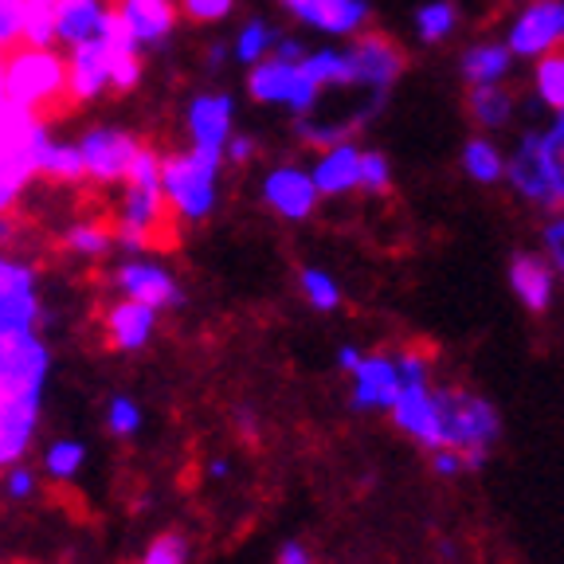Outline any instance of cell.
Returning <instances> with one entry per match:
<instances>
[{
  "mask_svg": "<svg viewBox=\"0 0 564 564\" xmlns=\"http://www.w3.org/2000/svg\"><path fill=\"white\" fill-rule=\"evenodd\" d=\"M118 243L126 251H145V247L173 243V216H169L165 188H161V158L150 145H138L130 169H126Z\"/></svg>",
  "mask_w": 564,
  "mask_h": 564,
  "instance_id": "1",
  "label": "cell"
},
{
  "mask_svg": "<svg viewBox=\"0 0 564 564\" xmlns=\"http://www.w3.org/2000/svg\"><path fill=\"white\" fill-rule=\"evenodd\" d=\"M4 98L35 115H55L67 102V63L52 47L12 44L4 52Z\"/></svg>",
  "mask_w": 564,
  "mask_h": 564,
  "instance_id": "2",
  "label": "cell"
},
{
  "mask_svg": "<svg viewBox=\"0 0 564 564\" xmlns=\"http://www.w3.org/2000/svg\"><path fill=\"white\" fill-rule=\"evenodd\" d=\"M224 165V150L193 145L188 153H169L161 158V188H165L169 208L181 220H204L216 208V176Z\"/></svg>",
  "mask_w": 564,
  "mask_h": 564,
  "instance_id": "3",
  "label": "cell"
},
{
  "mask_svg": "<svg viewBox=\"0 0 564 564\" xmlns=\"http://www.w3.org/2000/svg\"><path fill=\"white\" fill-rule=\"evenodd\" d=\"M443 420V447L455 451H490L502 440V415L478 392L467 388H435Z\"/></svg>",
  "mask_w": 564,
  "mask_h": 564,
  "instance_id": "4",
  "label": "cell"
},
{
  "mask_svg": "<svg viewBox=\"0 0 564 564\" xmlns=\"http://www.w3.org/2000/svg\"><path fill=\"white\" fill-rule=\"evenodd\" d=\"M247 90L256 102L267 106H291L294 115H314L317 98H322V87L306 75L302 63H286L279 55H267L251 67V79H247Z\"/></svg>",
  "mask_w": 564,
  "mask_h": 564,
  "instance_id": "5",
  "label": "cell"
},
{
  "mask_svg": "<svg viewBox=\"0 0 564 564\" xmlns=\"http://www.w3.org/2000/svg\"><path fill=\"white\" fill-rule=\"evenodd\" d=\"M345 55H349V87H361L380 98H388V90L397 87L408 67L404 47H400L392 35L369 32V28L357 32V44Z\"/></svg>",
  "mask_w": 564,
  "mask_h": 564,
  "instance_id": "6",
  "label": "cell"
},
{
  "mask_svg": "<svg viewBox=\"0 0 564 564\" xmlns=\"http://www.w3.org/2000/svg\"><path fill=\"white\" fill-rule=\"evenodd\" d=\"M556 44H564L561 0H529V4H521L510 32H506V47L513 52V59H538Z\"/></svg>",
  "mask_w": 564,
  "mask_h": 564,
  "instance_id": "7",
  "label": "cell"
},
{
  "mask_svg": "<svg viewBox=\"0 0 564 564\" xmlns=\"http://www.w3.org/2000/svg\"><path fill=\"white\" fill-rule=\"evenodd\" d=\"M392 420L404 435H412L420 447L435 451L443 447V420H440V397H435L432 380H415V384H400L397 400H392Z\"/></svg>",
  "mask_w": 564,
  "mask_h": 564,
  "instance_id": "8",
  "label": "cell"
},
{
  "mask_svg": "<svg viewBox=\"0 0 564 564\" xmlns=\"http://www.w3.org/2000/svg\"><path fill=\"white\" fill-rule=\"evenodd\" d=\"M141 141L126 130H115V126H98L87 138L79 141L83 153V169H87L90 181L98 185H115V181H126V169H130L133 153H138Z\"/></svg>",
  "mask_w": 564,
  "mask_h": 564,
  "instance_id": "9",
  "label": "cell"
},
{
  "mask_svg": "<svg viewBox=\"0 0 564 564\" xmlns=\"http://www.w3.org/2000/svg\"><path fill=\"white\" fill-rule=\"evenodd\" d=\"M299 24L317 28L326 35H357L369 28V0H279Z\"/></svg>",
  "mask_w": 564,
  "mask_h": 564,
  "instance_id": "10",
  "label": "cell"
},
{
  "mask_svg": "<svg viewBox=\"0 0 564 564\" xmlns=\"http://www.w3.org/2000/svg\"><path fill=\"white\" fill-rule=\"evenodd\" d=\"M400 392V372L397 361L384 357V352H372V357H361L357 369H352V408L361 412H380V408H392Z\"/></svg>",
  "mask_w": 564,
  "mask_h": 564,
  "instance_id": "11",
  "label": "cell"
},
{
  "mask_svg": "<svg viewBox=\"0 0 564 564\" xmlns=\"http://www.w3.org/2000/svg\"><path fill=\"white\" fill-rule=\"evenodd\" d=\"M263 200L279 212L282 220H306L317 204V188H314V181H310V173L291 169V165H279L267 173Z\"/></svg>",
  "mask_w": 564,
  "mask_h": 564,
  "instance_id": "12",
  "label": "cell"
},
{
  "mask_svg": "<svg viewBox=\"0 0 564 564\" xmlns=\"http://www.w3.org/2000/svg\"><path fill=\"white\" fill-rule=\"evenodd\" d=\"M118 291L133 302H145L153 310H173L181 306V286L176 279L165 271V267H153V263H122L118 267Z\"/></svg>",
  "mask_w": 564,
  "mask_h": 564,
  "instance_id": "13",
  "label": "cell"
},
{
  "mask_svg": "<svg viewBox=\"0 0 564 564\" xmlns=\"http://www.w3.org/2000/svg\"><path fill=\"white\" fill-rule=\"evenodd\" d=\"M102 90H110V67H106V44L102 40H83L70 47L67 59V98L70 102H90Z\"/></svg>",
  "mask_w": 564,
  "mask_h": 564,
  "instance_id": "14",
  "label": "cell"
},
{
  "mask_svg": "<svg viewBox=\"0 0 564 564\" xmlns=\"http://www.w3.org/2000/svg\"><path fill=\"white\" fill-rule=\"evenodd\" d=\"M510 291L529 314H545L556 299V271L549 259L533 256V251H518L510 263Z\"/></svg>",
  "mask_w": 564,
  "mask_h": 564,
  "instance_id": "15",
  "label": "cell"
},
{
  "mask_svg": "<svg viewBox=\"0 0 564 564\" xmlns=\"http://www.w3.org/2000/svg\"><path fill=\"white\" fill-rule=\"evenodd\" d=\"M314 181L317 196H345L352 188H361V150L352 141H334L322 150V158L314 161Z\"/></svg>",
  "mask_w": 564,
  "mask_h": 564,
  "instance_id": "16",
  "label": "cell"
},
{
  "mask_svg": "<svg viewBox=\"0 0 564 564\" xmlns=\"http://www.w3.org/2000/svg\"><path fill=\"white\" fill-rule=\"evenodd\" d=\"M115 12L130 28L138 47H153L161 40H169V32L176 24V0H118Z\"/></svg>",
  "mask_w": 564,
  "mask_h": 564,
  "instance_id": "17",
  "label": "cell"
},
{
  "mask_svg": "<svg viewBox=\"0 0 564 564\" xmlns=\"http://www.w3.org/2000/svg\"><path fill=\"white\" fill-rule=\"evenodd\" d=\"M236 126V102L228 95H200L188 106V133L193 145H208V150H224V141L231 138Z\"/></svg>",
  "mask_w": 564,
  "mask_h": 564,
  "instance_id": "18",
  "label": "cell"
},
{
  "mask_svg": "<svg viewBox=\"0 0 564 564\" xmlns=\"http://www.w3.org/2000/svg\"><path fill=\"white\" fill-rule=\"evenodd\" d=\"M153 322H158V310L145 306V302H118V306L106 310V334L122 352H133L153 337Z\"/></svg>",
  "mask_w": 564,
  "mask_h": 564,
  "instance_id": "19",
  "label": "cell"
},
{
  "mask_svg": "<svg viewBox=\"0 0 564 564\" xmlns=\"http://www.w3.org/2000/svg\"><path fill=\"white\" fill-rule=\"evenodd\" d=\"M513 70V52L502 40H486V44H470L458 59V75L467 87H482V83H506Z\"/></svg>",
  "mask_w": 564,
  "mask_h": 564,
  "instance_id": "20",
  "label": "cell"
},
{
  "mask_svg": "<svg viewBox=\"0 0 564 564\" xmlns=\"http://www.w3.org/2000/svg\"><path fill=\"white\" fill-rule=\"evenodd\" d=\"M106 20L102 0H59V12H55V40L63 44H83V40H95L98 28Z\"/></svg>",
  "mask_w": 564,
  "mask_h": 564,
  "instance_id": "21",
  "label": "cell"
},
{
  "mask_svg": "<svg viewBox=\"0 0 564 564\" xmlns=\"http://www.w3.org/2000/svg\"><path fill=\"white\" fill-rule=\"evenodd\" d=\"M513 102H518V98H513L502 83H482V87L467 90V115L478 130H506L513 118Z\"/></svg>",
  "mask_w": 564,
  "mask_h": 564,
  "instance_id": "22",
  "label": "cell"
},
{
  "mask_svg": "<svg viewBox=\"0 0 564 564\" xmlns=\"http://www.w3.org/2000/svg\"><path fill=\"white\" fill-rule=\"evenodd\" d=\"M463 169L478 185H498L506 176V153L490 138H467L463 145Z\"/></svg>",
  "mask_w": 564,
  "mask_h": 564,
  "instance_id": "23",
  "label": "cell"
},
{
  "mask_svg": "<svg viewBox=\"0 0 564 564\" xmlns=\"http://www.w3.org/2000/svg\"><path fill=\"white\" fill-rule=\"evenodd\" d=\"M538 67H533V90L549 110H564V44L549 47L545 55H538Z\"/></svg>",
  "mask_w": 564,
  "mask_h": 564,
  "instance_id": "24",
  "label": "cell"
},
{
  "mask_svg": "<svg viewBox=\"0 0 564 564\" xmlns=\"http://www.w3.org/2000/svg\"><path fill=\"white\" fill-rule=\"evenodd\" d=\"M458 28V4L455 0H423L415 12V35L420 44H443Z\"/></svg>",
  "mask_w": 564,
  "mask_h": 564,
  "instance_id": "25",
  "label": "cell"
},
{
  "mask_svg": "<svg viewBox=\"0 0 564 564\" xmlns=\"http://www.w3.org/2000/svg\"><path fill=\"white\" fill-rule=\"evenodd\" d=\"M35 173L40 176H52V181H59V185H75V181H83L87 176V169H83V153L79 145H59V141H47L44 153H40V165H35Z\"/></svg>",
  "mask_w": 564,
  "mask_h": 564,
  "instance_id": "26",
  "label": "cell"
},
{
  "mask_svg": "<svg viewBox=\"0 0 564 564\" xmlns=\"http://www.w3.org/2000/svg\"><path fill=\"white\" fill-rule=\"evenodd\" d=\"M302 67H306V75L322 90L326 87H337V90L349 87V55L337 52V47H317V52H306Z\"/></svg>",
  "mask_w": 564,
  "mask_h": 564,
  "instance_id": "27",
  "label": "cell"
},
{
  "mask_svg": "<svg viewBox=\"0 0 564 564\" xmlns=\"http://www.w3.org/2000/svg\"><path fill=\"white\" fill-rule=\"evenodd\" d=\"M55 12L59 0H20V17H24V32L20 40L35 47H47L55 40Z\"/></svg>",
  "mask_w": 564,
  "mask_h": 564,
  "instance_id": "28",
  "label": "cell"
},
{
  "mask_svg": "<svg viewBox=\"0 0 564 564\" xmlns=\"http://www.w3.org/2000/svg\"><path fill=\"white\" fill-rule=\"evenodd\" d=\"M32 322H35V286L0 291V337L32 329Z\"/></svg>",
  "mask_w": 564,
  "mask_h": 564,
  "instance_id": "29",
  "label": "cell"
},
{
  "mask_svg": "<svg viewBox=\"0 0 564 564\" xmlns=\"http://www.w3.org/2000/svg\"><path fill=\"white\" fill-rule=\"evenodd\" d=\"M282 32H274L267 20H247L243 32L236 35V59L243 63V67H256L259 59H267L274 47V40H279Z\"/></svg>",
  "mask_w": 564,
  "mask_h": 564,
  "instance_id": "30",
  "label": "cell"
},
{
  "mask_svg": "<svg viewBox=\"0 0 564 564\" xmlns=\"http://www.w3.org/2000/svg\"><path fill=\"white\" fill-rule=\"evenodd\" d=\"M302 291H306L310 306H317V310L341 306V286L334 282V274L317 271V267H306V271H302Z\"/></svg>",
  "mask_w": 564,
  "mask_h": 564,
  "instance_id": "31",
  "label": "cell"
},
{
  "mask_svg": "<svg viewBox=\"0 0 564 564\" xmlns=\"http://www.w3.org/2000/svg\"><path fill=\"white\" fill-rule=\"evenodd\" d=\"M67 247L79 256H106L115 247V231L106 224H79V228L67 231Z\"/></svg>",
  "mask_w": 564,
  "mask_h": 564,
  "instance_id": "32",
  "label": "cell"
},
{
  "mask_svg": "<svg viewBox=\"0 0 564 564\" xmlns=\"http://www.w3.org/2000/svg\"><path fill=\"white\" fill-rule=\"evenodd\" d=\"M361 188L377 196L392 188V165L380 150H361Z\"/></svg>",
  "mask_w": 564,
  "mask_h": 564,
  "instance_id": "33",
  "label": "cell"
},
{
  "mask_svg": "<svg viewBox=\"0 0 564 564\" xmlns=\"http://www.w3.org/2000/svg\"><path fill=\"white\" fill-rule=\"evenodd\" d=\"M236 9V0H176V12H185L193 24H216Z\"/></svg>",
  "mask_w": 564,
  "mask_h": 564,
  "instance_id": "34",
  "label": "cell"
},
{
  "mask_svg": "<svg viewBox=\"0 0 564 564\" xmlns=\"http://www.w3.org/2000/svg\"><path fill=\"white\" fill-rule=\"evenodd\" d=\"M83 467V443H55L52 451H47V470H52L55 478H75Z\"/></svg>",
  "mask_w": 564,
  "mask_h": 564,
  "instance_id": "35",
  "label": "cell"
},
{
  "mask_svg": "<svg viewBox=\"0 0 564 564\" xmlns=\"http://www.w3.org/2000/svg\"><path fill=\"white\" fill-rule=\"evenodd\" d=\"M545 256L549 267L564 279V212H553L545 224Z\"/></svg>",
  "mask_w": 564,
  "mask_h": 564,
  "instance_id": "36",
  "label": "cell"
},
{
  "mask_svg": "<svg viewBox=\"0 0 564 564\" xmlns=\"http://www.w3.org/2000/svg\"><path fill=\"white\" fill-rule=\"evenodd\" d=\"M24 32V17H20V0H0V52H9Z\"/></svg>",
  "mask_w": 564,
  "mask_h": 564,
  "instance_id": "37",
  "label": "cell"
},
{
  "mask_svg": "<svg viewBox=\"0 0 564 564\" xmlns=\"http://www.w3.org/2000/svg\"><path fill=\"white\" fill-rule=\"evenodd\" d=\"M188 561V545L181 538H161V541H153V549L145 553V561L141 564H185Z\"/></svg>",
  "mask_w": 564,
  "mask_h": 564,
  "instance_id": "38",
  "label": "cell"
},
{
  "mask_svg": "<svg viewBox=\"0 0 564 564\" xmlns=\"http://www.w3.org/2000/svg\"><path fill=\"white\" fill-rule=\"evenodd\" d=\"M392 361H397L400 384H415V380H432V361H427L423 352L408 349V352H400V357H392Z\"/></svg>",
  "mask_w": 564,
  "mask_h": 564,
  "instance_id": "39",
  "label": "cell"
},
{
  "mask_svg": "<svg viewBox=\"0 0 564 564\" xmlns=\"http://www.w3.org/2000/svg\"><path fill=\"white\" fill-rule=\"evenodd\" d=\"M138 423H141V412L133 400L118 397L115 404H110V432L115 435H133L138 432Z\"/></svg>",
  "mask_w": 564,
  "mask_h": 564,
  "instance_id": "40",
  "label": "cell"
},
{
  "mask_svg": "<svg viewBox=\"0 0 564 564\" xmlns=\"http://www.w3.org/2000/svg\"><path fill=\"white\" fill-rule=\"evenodd\" d=\"M432 467H435V475L440 478H455V475H463V451H455V447H435L432 451Z\"/></svg>",
  "mask_w": 564,
  "mask_h": 564,
  "instance_id": "41",
  "label": "cell"
},
{
  "mask_svg": "<svg viewBox=\"0 0 564 564\" xmlns=\"http://www.w3.org/2000/svg\"><path fill=\"white\" fill-rule=\"evenodd\" d=\"M256 153H259V145L247 138V133H231V138L224 141V158H228L231 165H247V161L256 158Z\"/></svg>",
  "mask_w": 564,
  "mask_h": 564,
  "instance_id": "42",
  "label": "cell"
},
{
  "mask_svg": "<svg viewBox=\"0 0 564 564\" xmlns=\"http://www.w3.org/2000/svg\"><path fill=\"white\" fill-rule=\"evenodd\" d=\"M35 490V478L28 470H12L9 475V498H28Z\"/></svg>",
  "mask_w": 564,
  "mask_h": 564,
  "instance_id": "43",
  "label": "cell"
},
{
  "mask_svg": "<svg viewBox=\"0 0 564 564\" xmlns=\"http://www.w3.org/2000/svg\"><path fill=\"white\" fill-rule=\"evenodd\" d=\"M279 564H310V553H306L302 545H294V541H291V545H286V549L279 553Z\"/></svg>",
  "mask_w": 564,
  "mask_h": 564,
  "instance_id": "44",
  "label": "cell"
},
{
  "mask_svg": "<svg viewBox=\"0 0 564 564\" xmlns=\"http://www.w3.org/2000/svg\"><path fill=\"white\" fill-rule=\"evenodd\" d=\"M357 361H361V349H352V345H341V352H337V365H341L345 372L357 369Z\"/></svg>",
  "mask_w": 564,
  "mask_h": 564,
  "instance_id": "45",
  "label": "cell"
},
{
  "mask_svg": "<svg viewBox=\"0 0 564 564\" xmlns=\"http://www.w3.org/2000/svg\"><path fill=\"white\" fill-rule=\"evenodd\" d=\"M17 188H12V185H4V181H0V216H4V212H9L12 208V200H17Z\"/></svg>",
  "mask_w": 564,
  "mask_h": 564,
  "instance_id": "46",
  "label": "cell"
},
{
  "mask_svg": "<svg viewBox=\"0 0 564 564\" xmlns=\"http://www.w3.org/2000/svg\"><path fill=\"white\" fill-rule=\"evenodd\" d=\"M208 475H216V478L228 475V458H216V463H212V467H208Z\"/></svg>",
  "mask_w": 564,
  "mask_h": 564,
  "instance_id": "47",
  "label": "cell"
},
{
  "mask_svg": "<svg viewBox=\"0 0 564 564\" xmlns=\"http://www.w3.org/2000/svg\"><path fill=\"white\" fill-rule=\"evenodd\" d=\"M239 427H243L247 435L256 432V423H251V412H239Z\"/></svg>",
  "mask_w": 564,
  "mask_h": 564,
  "instance_id": "48",
  "label": "cell"
},
{
  "mask_svg": "<svg viewBox=\"0 0 564 564\" xmlns=\"http://www.w3.org/2000/svg\"><path fill=\"white\" fill-rule=\"evenodd\" d=\"M0 98H4V55H0Z\"/></svg>",
  "mask_w": 564,
  "mask_h": 564,
  "instance_id": "49",
  "label": "cell"
},
{
  "mask_svg": "<svg viewBox=\"0 0 564 564\" xmlns=\"http://www.w3.org/2000/svg\"><path fill=\"white\" fill-rule=\"evenodd\" d=\"M518 4H529V0H518Z\"/></svg>",
  "mask_w": 564,
  "mask_h": 564,
  "instance_id": "50",
  "label": "cell"
},
{
  "mask_svg": "<svg viewBox=\"0 0 564 564\" xmlns=\"http://www.w3.org/2000/svg\"><path fill=\"white\" fill-rule=\"evenodd\" d=\"M561 9H564V0H561Z\"/></svg>",
  "mask_w": 564,
  "mask_h": 564,
  "instance_id": "51",
  "label": "cell"
}]
</instances>
